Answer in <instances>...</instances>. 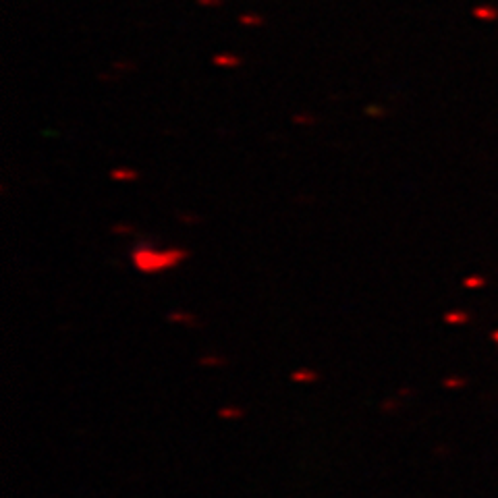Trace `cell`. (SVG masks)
<instances>
[{
	"mask_svg": "<svg viewBox=\"0 0 498 498\" xmlns=\"http://www.w3.org/2000/svg\"><path fill=\"white\" fill-rule=\"evenodd\" d=\"M189 258V249L185 247H168V249H156L150 245H139L133 249L131 262L141 274H160L166 270H172L181 262Z\"/></svg>",
	"mask_w": 498,
	"mask_h": 498,
	"instance_id": "1",
	"label": "cell"
},
{
	"mask_svg": "<svg viewBox=\"0 0 498 498\" xmlns=\"http://www.w3.org/2000/svg\"><path fill=\"white\" fill-rule=\"evenodd\" d=\"M318 380H320V374L311 368H305V366L295 368L291 372V382H297V384H313Z\"/></svg>",
	"mask_w": 498,
	"mask_h": 498,
	"instance_id": "2",
	"label": "cell"
},
{
	"mask_svg": "<svg viewBox=\"0 0 498 498\" xmlns=\"http://www.w3.org/2000/svg\"><path fill=\"white\" fill-rule=\"evenodd\" d=\"M212 62L216 66H222V69H237V66L243 64V58L233 52H218L212 56Z\"/></svg>",
	"mask_w": 498,
	"mask_h": 498,
	"instance_id": "3",
	"label": "cell"
},
{
	"mask_svg": "<svg viewBox=\"0 0 498 498\" xmlns=\"http://www.w3.org/2000/svg\"><path fill=\"white\" fill-rule=\"evenodd\" d=\"M110 179L117 181V183H133V181L139 179V174H137V170H133L129 166H117V168L110 170Z\"/></svg>",
	"mask_w": 498,
	"mask_h": 498,
	"instance_id": "4",
	"label": "cell"
},
{
	"mask_svg": "<svg viewBox=\"0 0 498 498\" xmlns=\"http://www.w3.org/2000/svg\"><path fill=\"white\" fill-rule=\"evenodd\" d=\"M166 320L170 324H179V326H197L199 324L197 318L189 311H170V313H166Z\"/></svg>",
	"mask_w": 498,
	"mask_h": 498,
	"instance_id": "5",
	"label": "cell"
},
{
	"mask_svg": "<svg viewBox=\"0 0 498 498\" xmlns=\"http://www.w3.org/2000/svg\"><path fill=\"white\" fill-rule=\"evenodd\" d=\"M216 415L220 419H224V421H237V419H241L245 415V409H243V407H239V405H224V407H220V409H218Z\"/></svg>",
	"mask_w": 498,
	"mask_h": 498,
	"instance_id": "6",
	"label": "cell"
},
{
	"mask_svg": "<svg viewBox=\"0 0 498 498\" xmlns=\"http://www.w3.org/2000/svg\"><path fill=\"white\" fill-rule=\"evenodd\" d=\"M197 364L203 368H222V366H226V357L216 355V353H208V355H201L197 359Z\"/></svg>",
	"mask_w": 498,
	"mask_h": 498,
	"instance_id": "7",
	"label": "cell"
},
{
	"mask_svg": "<svg viewBox=\"0 0 498 498\" xmlns=\"http://www.w3.org/2000/svg\"><path fill=\"white\" fill-rule=\"evenodd\" d=\"M239 23L245 27H262L266 23V19L262 15H256V13H245L239 17Z\"/></svg>",
	"mask_w": 498,
	"mask_h": 498,
	"instance_id": "8",
	"label": "cell"
},
{
	"mask_svg": "<svg viewBox=\"0 0 498 498\" xmlns=\"http://www.w3.org/2000/svg\"><path fill=\"white\" fill-rule=\"evenodd\" d=\"M366 115H370V117H374V119H380L382 115H386V110H384L382 106L370 104V106H366Z\"/></svg>",
	"mask_w": 498,
	"mask_h": 498,
	"instance_id": "9",
	"label": "cell"
},
{
	"mask_svg": "<svg viewBox=\"0 0 498 498\" xmlns=\"http://www.w3.org/2000/svg\"><path fill=\"white\" fill-rule=\"evenodd\" d=\"M293 123H299V125H313L315 123V117H311V115H295V119H293Z\"/></svg>",
	"mask_w": 498,
	"mask_h": 498,
	"instance_id": "10",
	"label": "cell"
},
{
	"mask_svg": "<svg viewBox=\"0 0 498 498\" xmlns=\"http://www.w3.org/2000/svg\"><path fill=\"white\" fill-rule=\"evenodd\" d=\"M112 231L119 233V235H129V233H133V226L131 224H115Z\"/></svg>",
	"mask_w": 498,
	"mask_h": 498,
	"instance_id": "11",
	"label": "cell"
},
{
	"mask_svg": "<svg viewBox=\"0 0 498 498\" xmlns=\"http://www.w3.org/2000/svg\"><path fill=\"white\" fill-rule=\"evenodd\" d=\"M463 320H467V315H463V313H459V311H455V313H446V322H463Z\"/></svg>",
	"mask_w": 498,
	"mask_h": 498,
	"instance_id": "12",
	"label": "cell"
},
{
	"mask_svg": "<svg viewBox=\"0 0 498 498\" xmlns=\"http://www.w3.org/2000/svg\"><path fill=\"white\" fill-rule=\"evenodd\" d=\"M199 7H208V9H214V7H220L222 0H197Z\"/></svg>",
	"mask_w": 498,
	"mask_h": 498,
	"instance_id": "13",
	"label": "cell"
},
{
	"mask_svg": "<svg viewBox=\"0 0 498 498\" xmlns=\"http://www.w3.org/2000/svg\"><path fill=\"white\" fill-rule=\"evenodd\" d=\"M463 284H465V287H480V284H484V280L478 278V276H471V278H465Z\"/></svg>",
	"mask_w": 498,
	"mask_h": 498,
	"instance_id": "14",
	"label": "cell"
}]
</instances>
